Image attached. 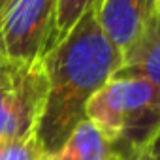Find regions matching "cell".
Returning <instances> with one entry per match:
<instances>
[{
    "instance_id": "1",
    "label": "cell",
    "mask_w": 160,
    "mask_h": 160,
    "mask_svg": "<svg viewBox=\"0 0 160 160\" xmlns=\"http://www.w3.org/2000/svg\"><path fill=\"white\" fill-rule=\"evenodd\" d=\"M47 96L38 124L45 154H55L85 119L89 100L117 73L121 53L102 32L94 8L45 55Z\"/></svg>"
},
{
    "instance_id": "2",
    "label": "cell",
    "mask_w": 160,
    "mask_h": 160,
    "mask_svg": "<svg viewBox=\"0 0 160 160\" xmlns=\"http://www.w3.org/2000/svg\"><path fill=\"white\" fill-rule=\"evenodd\" d=\"M85 119L115 143L119 156L134 158L160 132V89L139 77H111L89 100Z\"/></svg>"
},
{
    "instance_id": "3",
    "label": "cell",
    "mask_w": 160,
    "mask_h": 160,
    "mask_svg": "<svg viewBox=\"0 0 160 160\" xmlns=\"http://www.w3.org/2000/svg\"><path fill=\"white\" fill-rule=\"evenodd\" d=\"M47 96L43 58L0 64V139H19L36 134Z\"/></svg>"
},
{
    "instance_id": "4",
    "label": "cell",
    "mask_w": 160,
    "mask_h": 160,
    "mask_svg": "<svg viewBox=\"0 0 160 160\" xmlns=\"http://www.w3.org/2000/svg\"><path fill=\"white\" fill-rule=\"evenodd\" d=\"M58 0H13L2 15L4 55L13 60H36L55 45Z\"/></svg>"
},
{
    "instance_id": "5",
    "label": "cell",
    "mask_w": 160,
    "mask_h": 160,
    "mask_svg": "<svg viewBox=\"0 0 160 160\" xmlns=\"http://www.w3.org/2000/svg\"><path fill=\"white\" fill-rule=\"evenodd\" d=\"M94 12L102 32L121 55L156 13L154 0H98Z\"/></svg>"
},
{
    "instance_id": "6",
    "label": "cell",
    "mask_w": 160,
    "mask_h": 160,
    "mask_svg": "<svg viewBox=\"0 0 160 160\" xmlns=\"http://www.w3.org/2000/svg\"><path fill=\"white\" fill-rule=\"evenodd\" d=\"M113 77H139L160 89V15L154 13L121 55V66Z\"/></svg>"
},
{
    "instance_id": "7",
    "label": "cell",
    "mask_w": 160,
    "mask_h": 160,
    "mask_svg": "<svg viewBox=\"0 0 160 160\" xmlns=\"http://www.w3.org/2000/svg\"><path fill=\"white\" fill-rule=\"evenodd\" d=\"M113 156H119L115 143L89 119L79 122L53 154L55 160H109Z\"/></svg>"
},
{
    "instance_id": "8",
    "label": "cell",
    "mask_w": 160,
    "mask_h": 160,
    "mask_svg": "<svg viewBox=\"0 0 160 160\" xmlns=\"http://www.w3.org/2000/svg\"><path fill=\"white\" fill-rule=\"evenodd\" d=\"M96 4H98V0H58L55 43L60 38H64L73 28V25L81 19L89 10H92Z\"/></svg>"
},
{
    "instance_id": "9",
    "label": "cell",
    "mask_w": 160,
    "mask_h": 160,
    "mask_svg": "<svg viewBox=\"0 0 160 160\" xmlns=\"http://www.w3.org/2000/svg\"><path fill=\"white\" fill-rule=\"evenodd\" d=\"M42 156H45V151L38 139V134L0 141V160H40Z\"/></svg>"
},
{
    "instance_id": "10",
    "label": "cell",
    "mask_w": 160,
    "mask_h": 160,
    "mask_svg": "<svg viewBox=\"0 0 160 160\" xmlns=\"http://www.w3.org/2000/svg\"><path fill=\"white\" fill-rule=\"evenodd\" d=\"M147 154H149V160H160V132H158V134L154 136V139L149 143Z\"/></svg>"
},
{
    "instance_id": "11",
    "label": "cell",
    "mask_w": 160,
    "mask_h": 160,
    "mask_svg": "<svg viewBox=\"0 0 160 160\" xmlns=\"http://www.w3.org/2000/svg\"><path fill=\"white\" fill-rule=\"evenodd\" d=\"M12 2H13V0H0V19H2V15L6 13V10L10 8Z\"/></svg>"
},
{
    "instance_id": "12",
    "label": "cell",
    "mask_w": 160,
    "mask_h": 160,
    "mask_svg": "<svg viewBox=\"0 0 160 160\" xmlns=\"http://www.w3.org/2000/svg\"><path fill=\"white\" fill-rule=\"evenodd\" d=\"M132 160H149V154H147V149L145 151H141V152H138Z\"/></svg>"
},
{
    "instance_id": "13",
    "label": "cell",
    "mask_w": 160,
    "mask_h": 160,
    "mask_svg": "<svg viewBox=\"0 0 160 160\" xmlns=\"http://www.w3.org/2000/svg\"><path fill=\"white\" fill-rule=\"evenodd\" d=\"M0 27H2V19H0ZM0 55H4V45H2V32H0Z\"/></svg>"
},
{
    "instance_id": "14",
    "label": "cell",
    "mask_w": 160,
    "mask_h": 160,
    "mask_svg": "<svg viewBox=\"0 0 160 160\" xmlns=\"http://www.w3.org/2000/svg\"><path fill=\"white\" fill-rule=\"evenodd\" d=\"M154 12L156 15H160V0H154Z\"/></svg>"
},
{
    "instance_id": "15",
    "label": "cell",
    "mask_w": 160,
    "mask_h": 160,
    "mask_svg": "<svg viewBox=\"0 0 160 160\" xmlns=\"http://www.w3.org/2000/svg\"><path fill=\"white\" fill-rule=\"evenodd\" d=\"M40 160H55V158H53V154H45V156H42Z\"/></svg>"
},
{
    "instance_id": "16",
    "label": "cell",
    "mask_w": 160,
    "mask_h": 160,
    "mask_svg": "<svg viewBox=\"0 0 160 160\" xmlns=\"http://www.w3.org/2000/svg\"><path fill=\"white\" fill-rule=\"evenodd\" d=\"M109 160H132V158H122V156H113V158H109Z\"/></svg>"
},
{
    "instance_id": "17",
    "label": "cell",
    "mask_w": 160,
    "mask_h": 160,
    "mask_svg": "<svg viewBox=\"0 0 160 160\" xmlns=\"http://www.w3.org/2000/svg\"><path fill=\"white\" fill-rule=\"evenodd\" d=\"M4 58H6V55H0V64L4 62Z\"/></svg>"
},
{
    "instance_id": "18",
    "label": "cell",
    "mask_w": 160,
    "mask_h": 160,
    "mask_svg": "<svg viewBox=\"0 0 160 160\" xmlns=\"http://www.w3.org/2000/svg\"><path fill=\"white\" fill-rule=\"evenodd\" d=\"M0 141H2V139H0Z\"/></svg>"
}]
</instances>
